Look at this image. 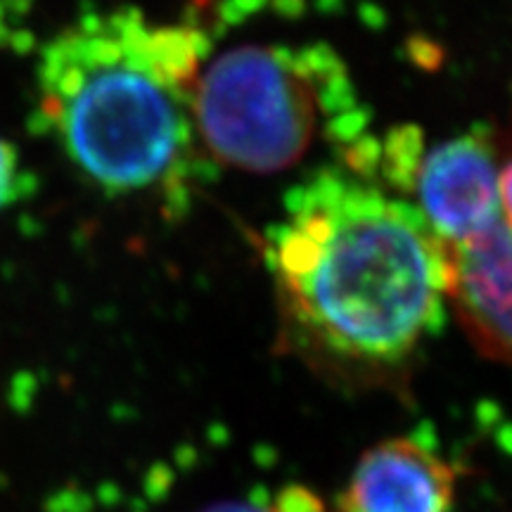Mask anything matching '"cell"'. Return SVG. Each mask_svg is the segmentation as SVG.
Listing matches in <instances>:
<instances>
[{
	"instance_id": "7",
	"label": "cell",
	"mask_w": 512,
	"mask_h": 512,
	"mask_svg": "<svg viewBox=\"0 0 512 512\" xmlns=\"http://www.w3.org/2000/svg\"><path fill=\"white\" fill-rule=\"evenodd\" d=\"M384 174L396 185L413 183L418 178L422 162V136L415 126H403L392 131L387 145H384Z\"/></svg>"
},
{
	"instance_id": "3",
	"label": "cell",
	"mask_w": 512,
	"mask_h": 512,
	"mask_svg": "<svg viewBox=\"0 0 512 512\" xmlns=\"http://www.w3.org/2000/svg\"><path fill=\"white\" fill-rule=\"evenodd\" d=\"M332 102L347 107L351 88L339 55L328 46L306 50L240 46L216 57L197 76L190 119L216 162L275 174L302 159Z\"/></svg>"
},
{
	"instance_id": "8",
	"label": "cell",
	"mask_w": 512,
	"mask_h": 512,
	"mask_svg": "<svg viewBox=\"0 0 512 512\" xmlns=\"http://www.w3.org/2000/svg\"><path fill=\"white\" fill-rule=\"evenodd\" d=\"M24 190H27V185H24L17 150L0 136V209L17 202L24 195Z\"/></svg>"
},
{
	"instance_id": "12",
	"label": "cell",
	"mask_w": 512,
	"mask_h": 512,
	"mask_svg": "<svg viewBox=\"0 0 512 512\" xmlns=\"http://www.w3.org/2000/svg\"><path fill=\"white\" fill-rule=\"evenodd\" d=\"M8 38H17V31L12 29V17L8 8H5V3L0 0V43L8 41Z\"/></svg>"
},
{
	"instance_id": "6",
	"label": "cell",
	"mask_w": 512,
	"mask_h": 512,
	"mask_svg": "<svg viewBox=\"0 0 512 512\" xmlns=\"http://www.w3.org/2000/svg\"><path fill=\"white\" fill-rule=\"evenodd\" d=\"M456 472L413 439H387L358 460L344 512H448Z\"/></svg>"
},
{
	"instance_id": "1",
	"label": "cell",
	"mask_w": 512,
	"mask_h": 512,
	"mask_svg": "<svg viewBox=\"0 0 512 512\" xmlns=\"http://www.w3.org/2000/svg\"><path fill=\"white\" fill-rule=\"evenodd\" d=\"M332 233L316 266L278 280L287 354L354 387L401 382L422 337L456 285V242L432 233L422 211L323 171Z\"/></svg>"
},
{
	"instance_id": "11",
	"label": "cell",
	"mask_w": 512,
	"mask_h": 512,
	"mask_svg": "<svg viewBox=\"0 0 512 512\" xmlns=\"http://www.w3.org/2000/svg\"><path fill=\"white\" fill-rule=\"evenodd\" d=\"M202 512H275V510L259 508V505H252V503L230 501V503H216V505H211V508L202 510Z\"/></svg>"
},
{
	"instance_id": "10",
	"label": "cell",
	"mask_w": 512,
	"mask_h": 512,
	"mask_svg": "<svg viewBox=\"0 0 512 512\" xmlns=\"http://www.w3.org/2000/svg\"><path fill=\"white\" fill-rule=\"evenodd\" d=\"M411 57L425 69H437L441 64V50L437 43L422 41V38L411 43Z\"/></svg>"
},
{
	"instance_id": "4",
	"label": "cell",
	"mask_w": 512,
	"mask_h": 512,
	"mask_svg": "<svg viewBox=\"0 0 512 512\" xmlns=\"http://www.w3.org/2000/svg\"><path fill=\"white\" fill-rule=\"evenodd\" d=\"M422 216L434 235L463 242L501 216L496 145L484 133L446 140L418 169Z\"/></svg>"
},
{
	"instance_id": "9",
	"label": "cell",
	"mask_w": 512,
	"mask_h": 512,
	"mask_svg": "<svg viewBox=\"0 0 512 512\" xmlns=\"http://www.w3.org/2000/svg\"><path fill=\"white\" fill-rule=\"evenodd\" d=\"M498 200H501V219L512 228V152L498 169Z\"/></svg>"
},
{
	"instance_id": "5",
	"label": "cell",
	"mask_w": 512,
	"mask_h": 512,
	"mask_svg": "<svg viewBox=\"0 0 512 512\" xmlns=\"http://www.w3.org/2000/svg\"><path fill=\"white\" fill-rule=\"evenodd\" d=\"M458 273L448 294L479 354L512 366V228L501 216L456 242Z\"/></svg>"
},
{
	"instance_id": "2",
	"label": "cell",
	"mask_w": 512,
	"mask_h": 512,
	"mask_svg": "<svg viewBox=\"0 0 512 512\" xmlns=\"http://www.w3.org/2000/svg\"><path fill=\"white\" fill-rule=\"evenodd\" d=\"M209 53L195 24L152 27L136 8L91 12L38 60V110L98 188L174 183L190 145V93Z\"/></svg>"
}]
</instances>
